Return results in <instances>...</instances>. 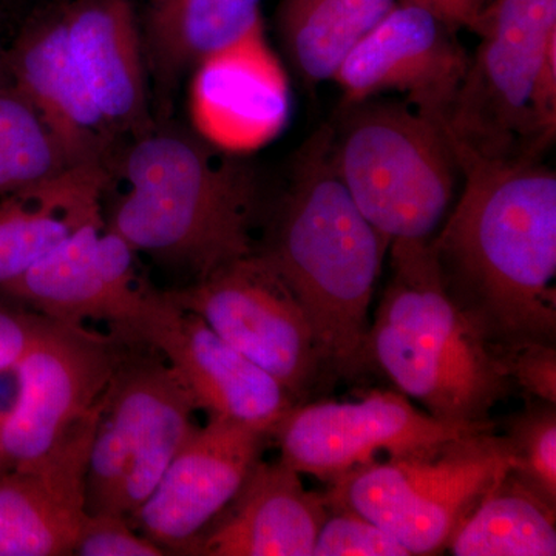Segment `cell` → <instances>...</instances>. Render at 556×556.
I'll list each match as a JSON object with an SVG mask.
<instances>
[{"label": "cell", "mask_w": 556, "mask_h": 556, "mask_svg": "<svg viewBox=\"0 0 556 556\" xmlns=\"http://www.w3.org/2000/svg\"><path fill=\"white\" fill-rule=\"evenodd\" d=\"M450 139L464 189L430 239L445 291L496 348L556 343L555 172Z\"/></svg>", "instance_id": "cell-1"}, {"label": "cell", "mask_w": 556, "mask_h": 556, "mask_svg": "<svg viewBox=\"0 0 556 556\" xmlns=\"http://www.w3.org/2000/svg\"><path fill=\"white\" fill-rule=\"evenodd\" d=\"M331 129L309 138L263 255L305 309L325 371L367 367L368 313L391 240L364 217L332 166Z\"/></svg>", "instance_id": "cell-2"}, {"label": "cell", "mask_w": 556, "mask_h": 556, "mask_svg": "<svg viewBox=\"0 0 556 556\" xmlns=\"http://www.w3.org/2000/svg\"><path fill=\"white\" fill-rule=\"evenodd\" d=\"M110 169L124 192L105 226L138 254L199 280L255 251V179L199 134L153 126L130 139Z\"/></svg>", "instance_id": "cell-3"}, {"label": "cell", "mask_w": 556, "mask_h": 556, "mask_svg": "<svg viewBox=\"0 0 556 556\" xmlns=\"http://www.w3.org/2000/svg\"><path fill=\"white\" fill-rule=\"evenodd\" d=\"M391 278L367 336L375 365L448 422L490 424L514 390L497 348L445 291L431 241H391Z\"/></svg>", "instance_id": "cell-4"}, {"label": "cell", "mask_w": 556, "mask_h": 556, "mask_svg": "<svg viewBox=\"0 0 556 556\" xmlns=\"http://www.w3.org/2000/svg\"><path fill=\"white\" fill-rule=\"evenodd\" d=\"M346 109L329 152L358 211L391 241L431 239L460 174L445 123L408 102L371 98Z\"/></svg>", "instance_id": "cell-5"}, {"label": "cell", "mask_w": 556, "mask_h": 556, "mask_svg": "<svg viewBox=\"0 0 556 556\" xmlns=\"http://www.w3.org/2000/svg\"><path fill=\"white\" fill-rule=\"evenodd\" d=\"M510 467L506 439L486 428L358 467L329 482L325 496L383 527L412 555H434Z\"/></svg>", "instance_id": "cell-6"}, {"label": "cell", "mask_w": 556, "mask_h": 556, "mask_svg": "<svg viewBox=\"0 0 556 556\" xmlns=\"http://www.w3.org/2000/svg\"><path fill=\"white\" fill-rule=\"evenodd\" d=\"M139 348L127 351L102 397L86 475L87 511L129 521L199 428L177 372L159 351Z\"/></svg>", "instance_id": "cell-7"}, {"label": "cell", "mask_w": 556, "mask_h": 556, "mask_svg": "<svg viewBox=\"0 0 556 556\" xmlns=\"http://www.w3.org/2000/svg\"><path fill=\"white\" fill-rule=\"evenodd\" d=\"M475 31L481 43L445 121L448 134L485 159L541 160L547 148L530 94L556 39V0H492Z\"/></svg>", "instance_id": "cell-8"}, {"label": "cell", "mask_w": 556, "mask_h": 556, "mask_svg": "<svg viewBox=\"0 0 556 556\" xmlns=\"http://www.w3.org/2000/svg\"><path fill=\"white\" fill-rule=\"evenodd\" d=\"M130 346L115 332L46 317L22 357L16 397L0 427V475L36 466L100 415Z\"/></svg>", "instance_id": "cell-9"}, {"label": "cell", "mask_w": 556, "mask_h": 556, "mask_svg": "<svg viewBox=\"0 0 556 556\" xmlns=\"http://www.w3.org/2000/svg\"><path fill=\"white\" fill-rule=\"evenodd\" d=\"M163 292L274 376L300 404L325 371L305 309L262 252L226 263L189 287Z\"/></svg>", "instance_id": "cell-10"}, {"label": "cell", "mask_w": 556, "mask_h": 556, "mask_svg": "<svg viewBox=\"0 0 556 556\" xmlns=\"http://www.w3.org/2000/svg\"><path fill=\"white\" fill-rule=\"evenodd\" d=\"M137 257L101 217L0 288V294L62 324L104 321L129 345H142L161 291L139 277Z\"/></svg>", "instance_id": "cell-11"}, {"label": "cell", "mask_w": 556, "mask_h": 556, "mask_svg": "<svg viewBox=\"0 0 556 556\" xmlns=\"http://www.w3.org/2000/svg\"><path fill=\"white\" fill-rule=\"evenodd\" d=\"M486 428L495 424L448 422L417 408L401 391L375 390L354 402L295 405L273 438L285 464L329 484L382 453L407 455Z\"/></svg>", "instance_id": "cell-12"}, {"label": "cell", "mask_w": 556, "mask_h": 556, "mask_svg": "<svg viewBox=\"0 0 556 556\" xmlns=\"http://www.w3.org/2000/svg\"><path fill=\"white\" fill-rule=\"evenodd\" d=\"M456 30L430 7L399 0L336 73L345 105L401 91L409 105L445 123L470 61Z\"/></svg>", "instance_id": "cell-13"}, {"label": "cell", "mask_w": 556, "mask_h": 556, "mask_svg": "<svg viewBox=\"0 0 556 556\" xmlns=\"http://www.w3.org/2000/svg\"><path fill=\"white\" fill-rule=\"evenodd\" d=\"M270 434L208 417L179 448L130 525L170 554H188L200 533L239 493Z\"/></svg>", "instance_id": "cell-14"}, {"label": "cell", "mask_w": 556, "mask_h": 556, "mask_svg": "<svg viewBox=\"0 0 556 556\" xmlns=\"http://www.w3.org/2000/svg\"><path fill=\"white\" fill-rule=\"evenodd\" d=\"M142 343L174 368L197 409L268 431L300 402L274 376L225 342L203 318L178 308L161 291Z\"/></svg>", "instance_id": "cell-15"}, {"label": "cell", "mask_w": 556, "mask_h": 556, "mask_svg": "<svg viewBox=\"0 0 556 556\" xmlns=\"http://www.w3.org/2000/svg\"><path fill=\"white\" fill-rule=\"evenodd\" d=\"M189 101L197 134L229 155L265 148L287 129L291 89L263 21L193 67Z\"/></svg>", "instance_id": "cell-16"}, {"label": "cell", "mask_w": 556, "mask_h": 556, "mask_svg": "<svg viewBox=\"0 0 556 556\" xmlns=\"http://www.w3.org/2000/svg\"><path fill=\"white\" fill-rule=\"evenodd\" d=\"M7 68L75 166H112L118 138L70 49L64 11L33 20L10 51Z\"/></svg>", "instance_id": "cell-17"}, {"label": "cell", "mask_w": 556, "mask_h": 556, "mask_svg": "<svg viewBox=\"0 0 556 556\" xmlns=\"http://www.w3.org/2000/svg\"><path fill=\"white\" fill-rule=\"evenodd\" d=\"M327 514V496L306 490L299 471L260 459L186 555L311 556Z\"/></svg>", "instance_id": "cell-18"}, {"label": "cell", "mask_w": 556, "mask_h": 556, "mask_svg": "<svg viewBox=\"0 0 556 556\" xmlns=\"http://www.w3.org/2000/svg\"><path fill=\"white\" fill-rule=\"evenodd\" d=\"M98 416L36 466L0 475V556L73 555L89 515L86 475Z\"/></svg>", "instance_id": "cell-19"}, {"label": "cell", "mask_w": 556, "mask_h": 556, "mask_svg": "<svg viewBox=\"0 0 556 556\" xmlns=\"http://www.w3.org/2000/svg\"><path fill=\"white\" fill-rule=\"evenodd\" d=\"M70 49L116 138L155 126L146 51L130 0H75L64 9Z\"/></svg>", "instance_id": "cell-20"}, {"label": "cell", "mask_w": 556, "mask_h": 556, "mask_svg": "<svg viewBox=\"0 0 556 556\" xmlns=\"http://www.w3.org/2000/svg\"><path fill=\"white\" fill-rule=\"evenodd\" d=\"M112 175L79 164L3 195L0 201V288L16 280L84 226L104 217Z\"/></svg>", "instance_id": "cell-21"}, {"label": "cell", "mask_w": 556, "mask_h": 556, "mask_svg": "<svg viewBox=\"0 0 556 556\" xmlns=\"http://www.w3.org/2000/svg\"><path fill=\"white\" fill-rule=\"evenodd\" d=\"M262 0H150L146 58L160 86L170 87L212 51L262 20Z\"/></svg>", "instance_id": "cell-22"}, {"label": "cell", "mask_w": 556, "mask_h": 556, "mask_svg": "<svg viewBox=\"0 0 556 556\" xmlns=\"http://www.w3.org/2000/svg\"><path fill=\"white\" fill-rule=\"evenodd\" d=\"M399 0H281L277 25L295 72L306 83L334 79L343 62Z\"/></svg>", "instance_id": "cell-23"}, {"label": "cell", "mask_w": 556, "mask_h": 556, "mask_svg": "<svg viewBox=\"0 0 556 556\" xmlns=\"http://www.w3.org/2000/svg\"><path fill=\"white\" fill-rule=\"evenodd\" d=\"M455 556L556 555V504L508 470L448 541Z\"/></svg>", "instance_id": "cell-24"}, {"label": "cell", "mask_w": 556, "mask_h": 556, "mask_svg": "<svg viewBox=\"0 0 556 556\" xmlns=\"http://www.w3.org/2000/svg\"><path fill=\"white\" fill-rule=\"evenodd\" d=\"M70 161L35 108L11 80L0 75V195L17 192L54 177Z\"/></svg>", "instance_id": "cell-25"}, {"label": "cell", "mask_w": 556, "mask_h": 556, "mask_svg": "<svg viewBox=\"0 0 556 556\" xmlns=\"http://www.w3.org/2000/svg\"><path fill=\"white\" fill-rule=\"evenodd\" d=\"M504 439L511 473L556 504V405L536 401L508 417Z\"/></svg>", "instance_id": "cell-26"}, {"label": "cell", "mask_w": 556, "mask_h": 556, "mask_svg": "<svg viewBox=\"0 0 556 556\" xmlns=\"http://www.w3.org/2000/svg\"><path fill=\"white\" fill-rule=\"evenodd\" d=\"M328 501L311 556H413L396 536L353 508Z\"/></svg>", "instance_id": "cell-27"}, {"label": "cell", "mask_w": 556, "mask_h": 556, "mask_svg": "<svg viewBox=\"0 0 556 556\" xmlns=\"http://www.w3.org/2000/svg\"><path fill=\"white\" fill-rule=\"evenodd\" d=\"M10 302H0V427L16 397L22 357L46 320L22 303Z\"/></svg>", "instance_id": "cell-28"}, {"label": "cell", "mask_w": 556, "mask_h": 556, "mask_svg": "<svg viewBox=\"0 0 556 556\" xmlns=\"http://www.w3.org/2000/svg\"><path fill=\"white\" fill-rule=\"evenodd\" d=\"M78 556H163L164 548L141 535L129 519L115 514H89L75 544Z\"/></svg>", "instance_id": "cell-29"}, {"label": "cell", "mask_w": 556, "mask_h": 556, "mask_svg": "<svg viewBox=\"0 0 556 556\" xmlns=\"http://www.w3.org/2000/svg\"><path fill=\"white\" fill-rule=\"evenodd\" d=\"M503 367L514 387L536 401L556 405L555 343L525 342L497 348Z\"/></svg>", "instance_id": "cell-30"}, {"label": "cell", "mask_w": 556, "mask_h": 556, "mask_svg": "<svg viewBox=\"0 0 556 556\" xmlns=\"http://www.w3.org/2000/svg\"><path fill=\"white\" fill-rule=\"evenodd\" d=\"M530 112L538 137L548 148L556 134V39L548 43L538 68L530 94Z\"/></svg>", "instance_id": "cell-31"}, {"label": "cell", "mask_w": 556, "mask_h": 556, "mask_svg": "<svg viewBox=\"0 0 556 556\" xmlns=\"http://www.w3.org/2000/svg\"><path fill=\"white\" fill-rule=\"evenodd\" d=\"M413 2L430 7L453 27H467L475 31L482 13L492 0H413Z\"/></svg>", "instance_id": "cell-32"}]
</instances>
